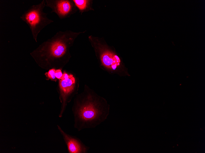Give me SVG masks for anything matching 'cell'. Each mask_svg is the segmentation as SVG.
I'll use <instances>...</instances> for the list:
<instances>
[{"label":"cell","instance_id":"6da1fadb","mask_svg":"<svg viewBox=\"0 0 205 153\" xmlns=\"http://www.w3.org/2000/svg\"><path fill=\"white\" fill-rule=\"evenodd\" d=\"M72 111L74 126L78 131L94 128L107 119L110 106L103 97L85 85L83 92L74 97Z\"/></svg>","mask_w":205,"mask_h":153},{"label":"cell","instance_id":"7a4b0ae2","mask_svg":"<svg viewBox=\"0 0 205 153\" xmlns=\"http://www.w3.org/2000/svg\"><path fill=\"white\" fill-rule=\"evenodd\" d=\"M86 31H60L44 42L41 50L48 67L50 69L61 68L65 64L71 57L69 48L78 36Z\"/></svg>","mask_w":205,"mask_h":153},{"label":"cell","instance_id":"3957f363","mask_svg":"<svg viewBox=\"0 0 205 153\" xmlns=\"http://www.w3.org/2000/svg\"><path fill=\"white\" fill-rule=\"evenodd\" d=\"M88 38L102 69L110 74L130 75L122 58L114 47L108 45L102 38L90 35Z\"/></svg>","mask_w":205,"mask_h":153},{"label":"cell","instance_id":"277c9868","mask_svg":"<svg viewBox=\"0 0 205 153\" xmlns=\"http://www.w3.org/2000/svg\"><path fill=\"white\" fill-rule=\"evenodd\" d=\"M46 6V2L43 0L40 3L31 6L20 16L22 20L29 27L33 38L37 42L38 34L46 26L53 22L47 17V14L43 9Z\"/></svg>","mask_w":205,"mask_h":153},{"label":"cell","instance_id":"5b68a950","mask_svg":"<svg viewBox=\"0 0 205 153\" xmlns=\"http://www.w3.org/2000/svg\"><path fill=\"white\" fill-rule=\"evenodd\" d=\"M79 85L78 78L72 74H69L67 79L59 80V88L62 101L61 110L59 116L60 117L62 116L67 103L70 101L78 93Z\"/></svg>","mask_w":205,"mask_h":153},{"label":"cell","instance_id":"8992f818","mask_svg":"<svg viewBox=\"0 0 205 153\" xmlns=\"http://www.w3.org/2000/svg\"><path fill=\"white\" fill-rule=\"evenodd\" d=\"M46 6L50 8L60 19L69 17L74 13L75 6L73 0H45Z\"/></svg>","mask_w":205,"mask_h":153},{"label":"cell","instance_id":"52a82bcc","mask_svg":"<svg viewBox=\"0 0 205 153\" xmlns=\"http://www.w3.org/2000/svg\"><path fill=\"white\" fill-rule=\"evenodd\" d=\"M58 129L66 143L69 153H87L89 147L85 145L78 138L72 136L64 132L59 126Z\"/></svg>","mask_w":205,"mask_h":153},{"label":"cell","instance_id":"ba28073f","mask_svg":"<svg viewBox=\"0 0 205 153\" xmlns=\"http://www.w3.org/2000/svg\"><path fill=\"white\" fill-rule=\"evenodd\" d=\"M75 5L82 12L89 10H94L91 6V1L88 0H73Z\"/></svg>","mask_w":205,"mask_h":153},{"label":"cell","instance_id":"9c48e42d","mask_svg":"<svg viewBox=\"0 0 205 153\" xmlns=\"http://www.w3.org/2000/svg\"><path fill=\"white\" fill-rule=\"evenodd\" d=\"M56 69L52 68L50 69L48 72L46 73L48 77L53 80L56 79V77L55 75V73L56 71Z\"/></svg>","mask_w":205,"mask_h":153},{"label":"cell","instance_id":"30bf717a","mask_svg":"<svg viewBox=\"0 0 205 153\" xmlns=\"http://www.w3.org/2000/svg\"><path fill=\"white\" fill-rule=\"evenodd\" d=\"M63 75L61 70L60 69L56 70L55 73V75L56 78L59 80L60 79Z\"/></svg>","mask_w":205,"mask_h":153},{"label":"cell","instance_id":"8fae6325","mask_svg":"<svg viewBox=\"0 0 205 153\" xmlns=\"http://www.w3.org/2000/svg\"><path fill=\"white\" fill-rule=\"evenodd\" d=\"M69 76V74H68L65 72H64L62 76L60 79H64L68 78Z\"/></svg>","mask_w":205,"mask_h":153}]
</instances>
